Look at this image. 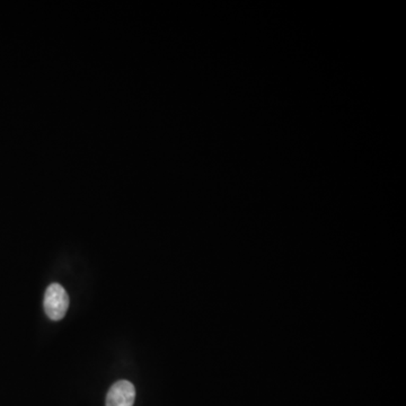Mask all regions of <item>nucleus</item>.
Masks as SVG:
<instances>
[{
	"mask_svg": "<svg viewBox=\"0 0 406 406\" xmlns=\"http://www.w3.org/2000/svg\"><path fill=\"white\" fill-rule=\"evenodd\" d=\"M69 306V297L64 287L59 283H52L47 289L45 295V314L52 321H60L64 318Z\"/></svg>",
	"mask_w": 406,
	"mask_h": 406,
	"instance_id": "f257e3e1",
	"label": "nucleus"
},
{
	"mask_svg": "<svg viewBox=\"0 0 406 406\" xmlns=\"http://www.w3.org/2000/svg\"><path fill=\"white\" fill-rule=\"evenodd\" d=\"M136 388L130 381H119L115 383L106 396V406H134Z\"/></svg>",
	"mask_w": 406,
	"mask_h": 406,
	"instance_id": "f03ea898",
	"label": "nucleus"
}]
</instances>
